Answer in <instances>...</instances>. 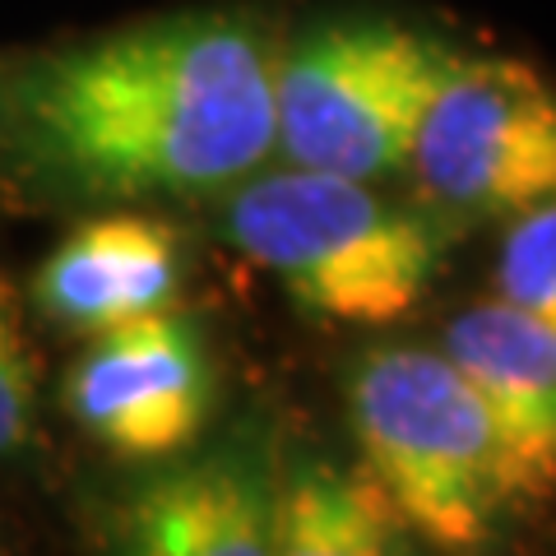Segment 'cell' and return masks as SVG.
<instances>
[{"instance_id": "obj_4", "label": "cell", "mask_w": 556, "mask_h": 556, "mask_svg": "<svg viewBox=\"0 0 556 556\" xmlns=\"http://www.w3.org/2000/svg\"><path fill=\"white\" fill-rule=\"evenodd\" d=\"M362 468L380 482L404 529L468 552L506 501L492 422L445 353L376 348L348 386Z\"/></svg>"}, {"instance_id": "obj_9", "label": "cell", "mask_w": 556, "mask_h": 556, "mask_svg": "<svg viewBox=\"0 0 556 556\" xmlns=\"http://www.w3.org/2000/svg\"><path fill=\"white\" fill-rule=\"evenodd\" d=\"M274 501L255 464L218 455L139 486L121 506L116 538L139 556H260L274 552Z\"/></svg>"}, {"instance_id": "obj_5", "label": "cell", "mask_w": 556, "mask_h": 556, "mask_svg": "<svg viewBox=\"0 0 556 556\" xmlns=\"http://www.w3.org/2000/svg\"><path fill=\"white\" fill-rule=\"evenodd\" d=\"M417 177L468 214L556 200V89L510 56H455L413 139Z\"/></svg>"}, {"instance_id": "obj_2", "label": "cell", "mask_w": 556, "mask_h": 556, "mask_svg": "<svg viewBox=\"0 0 556 556\" xmlns=\"http://www.w3.org/2000/svg\"><path fill=\"white\" fill-rule=\"evenodd\" d=\"M228 241L278 274L311 316L390 325L431 292L445 241L422 214L390 204L371 181L288 167L232 186Z\"/></svg>"}, {"instance_id": "obj_7", "label": "cell", "mask_w": 556, "mask_h": 556, "mask_svg": "<svg viewBox=\"0 0 556 556\" xmlns=\"http://www.w3.org/2000/svg\"><path fill=\"white\" fill-rule=\"evenodd\" d=\"M445 357L492 422L506 501H547L556 492V329L496 298L445 329Z\"/></svg>"}, {"instance_id": "obj_10", "label": "cell", "mask_w": 556, "mask_h": 556, "mask_svg": "<svg viewBox=\"0 0 556 556\" xmlns=\"http://www.w3.org/2000/svg\"><path fill=\"white\" fill-rule=\"evenodd\" d=\"M404 519L367 468L311 464L274 501V552L283 556H386Z\"/></svg>"}, {"instance_id": "obj_8", "label": "cell", "mask_w": 556, "mask_h": 556, "mask_svg": "<svg viewBox=\"0 0 556 556\" xmlns=\"http://www.w3.org/2000/svg\"><path fill=\"white\" fill-rule=\"evenodd\" d=\"M181 288V247L167 223L149 214H98L84 218L33 278L38 316L102 334L153 311H167Z\"/></svg>"}, {"instance_id": "obj_3", "label": "cell", "mask_w": 556, "mask_h": 556, "mask_svg": "<svg viewBox=\"0 0 556 556\" xmlns=\"http://www.w3.org/2000/svg\"><path fill=\"white\" fill-rule=\"evenodd\" d=\"M455 56L437 33L386 14L306 28L274 56V149L357 181L404 172Z\"/></svg>"}, {"instance_id": "obj_13", "label": "cell", "mask_w": 556, "mask_h": 556, "mask_svg": "<svg viewBox=\"0 0 556 556\" xmlns=\"http://www.w3.org/2000/svg\"><path fill=\"white\" fill-rule=\"evenodd\" d=\"M0 84H5V75H0Z\"/></svg>"}, {"instance_id": "obj_12", "label": "cell", "mask_w": 556, "mask_h": 556, "mask_svg": "<svg viewBox=\"0 0 556 556\" xmlns=\"http://www.w3.org/2000/svg\"><path fill=\"white\" fill-rule=\"evenodd\" d=\"M33 399H38V380H33L28 343L14 320L10 288L0 278V459L20 455L33 437Z\"/></svg>"}, {"instance_id": "obj_6", "label": "cell", "mask_w": 556, "mask_h": 556, "mask_svg": "<svg viewBox=\"0 0 556 556\" xmlns=\"http://www.w3.org/2000/svg\"><path fill=\"white\" fill-rule=\"evenodd\" d=\"M65 408L116 459H177L214 408V367L195 325L167 306L93 334L65 376Z\"/></svg>"}, {"instance_id": "obj_1", "label": "cell", "mask_w": 556, "mask_h": 556, "mask_svg": "<svg viewBox=\"0 0 556 556\" xmlns=\"http://www.w3.org/2000/svg\"><path fill=\"white\" fill-rule=\"evenodd\" d=\"M33 181L84 200L232 190L274 153V51L241 14H167L61 47L0 84Z\"/></svg>"}, {"instance_id": "obj_11", "label": "cell", "mask_w": 556, "mask_h": 556, "mask_svg": "<svg viewBox=\"0 0 556 556\" xmlns=\"http://www.w3.org/2000/svg\"><path fill=\"white\" fill-rule=\"evenodd\" d=\"M496 288L501 302L556 329V200L515 214V228L506 232L496 260Z\"/></svg>"}]
</instances>
